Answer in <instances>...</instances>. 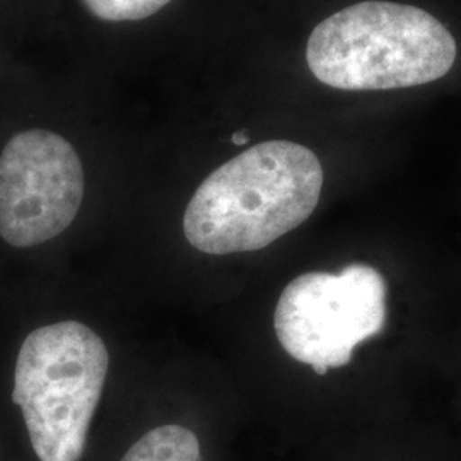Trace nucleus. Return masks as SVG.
<instances>
[{
	"label": "nucleus",
	"mask_w": 461,
	"mask_h": 461,
	"mask_svg": "<svg viewBox=\"0 0 461 461\" xmlns=\"http://www.w3.org/2000/svg\"><path fill=\"white\" fill-rule=\"evenodd\" d=\"M323 167L312 149L267 140L212 171L183 215L188 243L202 253L257 251L313 214Z\"/></svg>",
	"instance_id": "1"
},
{
	"label": "nucleus",
	"mask_w": 461,
	"mask_h": 461,
	"mask_svg": "<svg viewBox=\"0 0 461 461\" xmlns=\"http://www.w3.org/2000/svg\"><path fill=\"white\" fill-rule=\"evenodd\" d=\"M456 60V41L428 11L366 0L310 34L306 62L320 83L344 91H390L434 83Z\"/></svg>",
	"instance_id": "2"
},
{
	"label": "nucleus",
	"mask_w": 461,
	"mask_h": 461,
	"mask_svg": "<svg viewBox=\"0 0 461 461\" xmlns=\"http://www.w3.org/2000/svg\"><path fill=\"white\" fill-rule=\"evenodd\" d=\"M108 364L103 339L79 321L47 325L24 339L13 402L38 461H81Z\"/></svg>",
	"instance_id": "3"
},
{
	"label": "nucleus",
	"mask_w": 461,
	"mask_h": 461,
	"mask_svg": "<svg viewBox=\"0 0 461 461\" xmlns=\"http://www.w3.org/2000/svg\"><path fill=\"white\" fill-rule=\"evenodd\" d=\"M386 320V284L373 267L339 274L310 272L280 294L274 329L282 348L316 375L350 363L354 348L378 335Z\"/></svg>",
	"instance_id": "4"
},
{
	"label": "nucleus",
	"mask_w": 461,
	"mask_h": 461,
	"mask_svg": "<svg viewBox=\"0 0 461 461\" xmlns=\"http://www.w3.org/2000/svg\"><path fill=\"white\" fill-rule=\"evenodd\" d=\"M84 185L81 158L62 135H13L0 154V238L14 248L57 238L79 212Z\"/></svg>",
	"instance_id": "5"
},
{
	"label": "nucleus",
	"mask_w": 461,
	"mask_h": 461,
	"mask_svg": "<svg viewBox=\"0 0 461 461\" xmlns=\"http://www.w3.org/2000/svg\"><path fill=\"white\" fill-rule=\"evenodd\" d=\"M120 461H203L194 430L167 424L150 429Z\"/></svg>",
	"instance_id": "6"
},
{
	"label": "nucleus",
	"mask_w": 461,
	"mask_h": 461,
	"mask_svg": "<svg viewBox=\"0 0 461 461\" xmlns=\"http://www.w3.org/2000/svg\"><path fill=\"white\" fill-rule=\"evenodd\" d=\"M171 0H83L86 9L101 21L123 23L154 16Z\"/></svg>",
	"instance_id": "7"
},
{
	"label": "nucleus",
	"mask_w": 461,
	"mask_h": 461,
	"mask_svg": "<svg viewBox=\"0 0 461 461\" xmlns=\"http://www.w3.org/2000/svg\"><path fill=\"white\" fill-rule=\"evenodd\" d=\"M248 140H249V135H248L247 131L234 132L232 133V137H230V142H232V144H236V146H245Z\"/></svg>",
	"instance_id": "8"
}]
</instances>
